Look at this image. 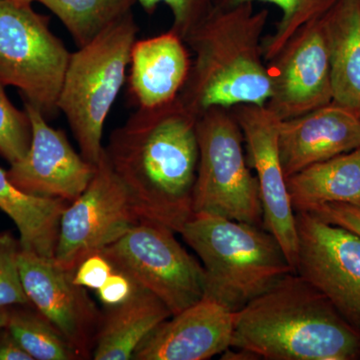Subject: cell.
Here are the masks:
<instances>
[{"label":"cell","mask_w":360,"mask_h":360,"mask_svg":"<svg viewBox=\"0 0 360 360\" xmlns=\"http://www.w3.org/2000/svg\"><path fill=\"white\" fill-rule=\"evenodd\" d=\"M198 118L177 97L137 108L111 134L104 153L141 220L179 232L193 217Z\"/></svg>","instance_id":"1"},{"label":"cell","mask_w":360,"mask_h":360,"mask_svg":"<svg viewBox=\"0 0 360 360\" xmlns=\"http://www.w3.org/2000/svg\"><path fill=\"white\" fill-rule=\"evenodd\" d=\"M231 347L258 359L354 360L359 328L296 272L236 314Z\"/></svg>","instance_id":"2"},{"label":"cell","mask_w":360,"mask_h":360,"mask_svg":"<svg viewBox=\"0 0 360 360\" xmlns=\"http://www.w3.org/2000/svg\"><path fill=\"white\" fill-rule=\"evenodd\" d=\"M269 13L255 4L213 6L186 39L193 51L179 98L196 117L212 108L265 106L271 96L264 35Z\"/></svg>","instance_id":"3"},{"label":"cell","mask_w":360,"mask_h":360,"mask_svg":"<svg viewBox=\"0 0 360 360\" xmlns=\"http://www.w3.org/2000/svg\"><path fill=\"white\" fill-rule=\"evenodd\" d=\"M179 233L202 262L205 295L232 311L295 272L276 238L257 225L193 213Z\"/></svg>","instance_id":"4"},{"label":"cell","mask_w":360,"mask_h":360,"mask_svg":"<svg viewBox=\"0 0 360 360\" xmlns=\"http://www.w3.org/2000/svg\"><path fill=\"white\" fill-rule=\"evenodd\" d=\"M139 26L130 13L70 54L58 108L65 115L80 155L96 165L103 155V135L127 77Z\"/></svg>","instance_id":"5"},{"label":"cell","mask_w":360,"mask_h":360,"mask_svg":"<svg viewBox=\"0 0 360 360\" xmlns=\"http://www.w3.org/2000/svg\"><path fill=\"white\" fill-rule=\"evenodd\" d=\"M198 174L193 213L262 225V198L251 174L243 132L231 110L212 108L198 118Z\"/></svg>","instance_id":"6"},{"label":"cell","mask_w":360,"mask_h":360,"mask_svg":"<svg viewBox=\"0 0 360 360\" xmlns=\"http://www.w3.org/2000/svg\"><path fill=\"white\" fill-rule=\"evenodd\" d=\"M70 54L32 4L0 0V80L46 117L58 110Z\"/></svg>","instance_id":"7"},{"label":"cell","mask_w":360,"mask_h":360,"mask_svg":"<svg viewBox=\"0 0 360 360\" xmlns=\"http://www.w3.org/2000/svg\"><path fill=\"white\" fill-rule=\"evenodd\" d=\"M174 233L165 225L141 220L99 252L113 269L158 296L172 315L200 302L205 291L202 265Z\"/></svg>","instance_id":"8"},{"label":"cell","mask_w":360,"mask_h":360,"mask_svg":"<svg viewBox=\"0 0 360 360\" xmlns=\"http://www.w3.org/2000/svg\"><path fill=\"white\" fill-rule=\"evenodd\" d=\"M139 221L103 150L89 186L61 215L54 262L75 272L85 258L112 245Z\"/></svg>","instance_id":"9"},{"label":"cell","mask_w":360,"mask_h":360,"mask_svg":"<svg viewBox=\"0 0 360 360\" xmlns=\"http://www.w3.org/2000/svg\"><path fill=\"white\" fill-rule=\"evenodd\" d=\"M295 272L360 326V236L311 212H295Z\"/></svg>","instance_id":"10"},{"label":"cell","mask_w":360,"mask_h":360,"mask_svg":"<svg viewBox=\"0 0 360 360\" xmlns=\"http://www.w3.org/2000/svg\"><path fill=\"white\" fill-rule=\"evenodd\" d=\"M271 96L266 108L279 120L333 103L330 63L323 20L300 27L267 61Z\"/></svg>","instance_id":"11"},{"label":"cell","mask_w":360,"mask_h":360,"mask_svg":"<svg viewBox=\"0 0 360 360\" xmlns=\"http://www.w3.org/2000/svg\"><path fill=\"white\" fill-rule=\"evenodd\" d=\"M245 141L246 160L257 172L262 227L278 241L295 271L297 231L278 150L281 120L266 106L240 104L231 108Z\"/></svg>","instance_id":"12"},{"label":"cell","mask_w":360,"mask_h":360,"mask_svg":"<svg viewBox=\"0 0 360 360\" xmlns=\"http://www.w3.org/2000/svg\"><path fill=\"white\" fill-rule=\"evenodd\" d=\"M18 264L30 304L70 341L80 359H90L103 314L85 288L73 283V272L59 266L53 258L22 248Z\"/></svg>","instance_id":"13"},{"label":"cell","mask_w":360,"mask_h":360,"mask_svg":"<svg viewBox=\"0 0 360 360\" xmlns=\"http://www.w3.org/2000/svg\"><path fill=\"white\" fill-rule=\"evenodd\" d=\"M25 110L32 142L26 155L11 165L7 176L26 193L71 202L89 186L96 165L78 155L65 132L51 127L41 110L25 101Z\"/></svg>","instance_id":"14"},{"label":"cell","mask_w":360,"mask_h":360,"mask_svg":"<svg viewBox=\"0 0 360 360\" xmlns=\"http://www.w3.org/2000/svg\"><path fill=\"white\" fill-rule=\"evenodd\" d=\"M236 311L203 295L172 315L139 345L134 360H206L231 347Z\"/></svg>","instance_id":"15"},{"label":"cell","mask_w":360,"mask_h":360,"mask_svg":"<svg viewBox=\"0 0 360 360\" xmlns=\"http://www.w3.org/2000/svg\"><path fill=\"white\" fill-rule=\"evenodd\" d=\"M359 146V113L338 103L279 122V158L286 179Z\"/></svg>","instance_id":"16"},{"label":"cell","mask_w":360,"mask_h":360,"mask_svg":"<svg viewBox=\"0 0 360 360\" xmlns=\"http://www.w3.org/2000/svg\"><path fill=\"white\" fill-rule=\"evenodd\" d=\"M191 65L186 41L172 30L136 39L130 53L129 92L137 108H158L175 101Z\"/></svg>","instance_id":"17"},{"label":"cell","mask_w":360,"mask_h":360,"mask_svg":"<svg viewBox=\"0 0 360 360\" xmlns=\"http://www.w3.org/2000/svg\"><path fill=\"white\" fill-rule=\"evenodd\" d=\"M172 316L158 296L136 285L127 302L108 307L101 316L92 359L130 360L151 333Z\"/></svg>","instance_id":"18"},{"label":"cell","mask_w":360,"mask_h":360,"mask_svg":"<svg viewBox=\"0 0 360 360\" xmlns=\"http://www.w3.org/2000/svg\"><path fill=\"white\" fill-rule=\"evenodd\" d=\"M329 63L333 103L356 111L360 108L359 0H338L322 16Z\"/></svg>","instance_id":"19"},{"label":"cell","mask_w":360,"mask_h":360,"mask_svg":"<svg viewBox=\"0 0 360 360\" xmlns=\"http://www.w3.org/2000/svg\"><path fill=\"white\" fill-rule=\"evenodd\" d=\"M286 184L295 212L328 203H360V146L296 172Z\"/></svg>","instance_id":"20"},{"label":"cell","mask_w":360,"mask_h":360,"mask_svg":"<svg viewBox=\"0 0 360 360\" xmlns=\"http://www.w3.org/2000/svg\"><path fill=\"white\" fill-rule=\"evenodd\" d=\"M68 203L20 191L0 168V210L18 227L22 250L40 257H54L61 215Z\"/></svg>","instance_id":"21"},{"label":"cell","mask_w":360,"mask_h":360,"mask_svg":"<svg viewBox=\"0 0 360 360\" xmlns=\"http://www.w3.org/2000/svg\"><path fill=\"white\" fill-rule=\"evenodd\" d=\"M65 26L77 47L132 13L136 0H37Z\"/></svg>","instance_id":"22"},{"label":"cell","mask_w":360,"mask_h":360,"mask_svg":"<svg viewBox=\"0 0 360 360\" xmlns=\"http://www.w3.org/2000/svg\"><path fill=\"white\" fill-rule=\"evenodd\" d=\"M8 311L6 329L32 359H82L70 341L37 309L13 307Z\"/></svg>","instance_id":"23"},{"label":"cell","mask_w":360,"mask_h":360,"mask_svg":"<svg viewBox=\"0 0 360 360\" xmlns=\"http://www.w3.org/2000/svg\"><path fill=\"white\" fill-rule=\"evenodd\" d=\"M257 1L274 4L281 11L276 32L264 39L267 63L300 27L323 16L338 0H214V6L229 7Z\"/></svg>","instance_id":"24"},{"label":"cell","mask_w":360,"mask_h":360,"mask_svg":"<svg viewBox=\"0 0 360 360\" xmlns=\"http://www.w3.org/2000/svg\"><path fill=\"white\" fill-rule=\"evenodd\" d=\"M0 80V155L11 165L21 160L32 142V124L25 110L13 105Z\"/></svg>","instance_id":"25"},{"label":"cell","mask_w":360,"mask_h":360,"mask_svg":"<svg viewBox=\"0 0 360 360\" xmlns=\"http://www.w3.org/2000/svg\"><path fill=\"white\" fill-rule=\"evenodd\" d=\"M20 240L0 234V309L30 304L21 284L18 257Z\"/></svg>","instance_id":"26"},{"label":"cell","mask_w":360,"mask_h":360,"mask_svg":"<svg viewBox=\"0 0 360 360\" xmlns=\"http://www.w3.org/2000/svg\"><path fill=\"white\" fill-rule=\"evenodd\" d=\"M146 13H155L156 7L163 4L172 14L170 30L186 41L201 21L214 6V0H136Z\"/></svg>","instance_id":"27"},{"label":"cell","mask_w":360,"mask_h":360,"mask_svg":"<svg viewBox=\"0 0 360 360\" xmlns=\"http://www.w3.org/2000/svg\"><path fill=\"white\" fill-rule=\"evenodd\" d=\"M112 264L101 253L85 258L73 272V283L82 288L97 290L112 274Z\"/></svg>","instance_id":"28"},{"label":"cell","mask_w":360,"mask_h":360,"mask_svg":"<svg viewBox=\"0 0 360 360\" xmlns=\"http://www.w3.org/2000/svg\"><path fill=\"white\" fill-rule=\"evenodd\" d=\"M307 212L360 236V203H328Z\"/></svg>","instance_id":"29"},{"label":"cell","mask_w":360,"mask_h":360,"mask_svg":"<svg viewBox=\"0 0 360 360\" xmlns=\"http://www.w3.org/2000/svg\"><path fill=\"white\" fill-rule=\"evenodd\" d=\"M136 284L127 274L113 270L108 281L97 290L99 300L105 307H112L122 304L134 295Z\"/></svg>","instance_id":"30"},{"label":"cell","mask_w":360,"mask_h":360,"mask_svg":"<svg viewBox=\"0 0 360 360\" xmlns=\"http://www.w3.org/2000/svg\"><path fill=\"white\" fill-rule=\"evenodd\" d=\"M0 360H33L6 328L0 335Z\"/></svg>","instance_id":"31"},{"label":"cell","mask_w":360,"mask_h":360,"mask_svg":"<svg viewBox=\"0 0 360 360\" xmlns=\"http://www.w3.org/2000/svg\"><path fill=\"white\" fill-rule=\"evenodd\" d=\"M8 314V309H0V330L6 328Z\"/></svg>","instance_id":"32"},{"label":"cell","mask_w":360,"mask_h":360,"mask_svg":"<svg viewBox=\"0 0 360 360\" xmlns=\"http://www.w3.org/2000/svg\"><path fill=\"white\" fill-rule=\"evenodd\" d=\"M13 1L26 2V4H32L33 1H37V0H13Z\"/></svg>","instance_id":"33"},{"label":"cell","mask_w":360,"mask_h":360,"mask_svg":"<svg viewBox=\"0 0 360 360\" xmlns=\"http://www.w3.org/2000/svg\"><path fill=\"white\" fill-rule=\"evenodd\" d=\"M359 118H360V108H359Z\"/></svg>","instance_id":"34"},{"label":"cell","mask_w":360,"mask_h":360,"mask_svg":"<svg viewBox=\"0 0 360 360\" xmlns=\"http://www.w3.org/2000/svg\"><path fill=\"white\" fill-rule=\"evenodd\" d=\"M359 4H360V0H359Z\"/></svg>","instance_id":"35"}]
</instances>
